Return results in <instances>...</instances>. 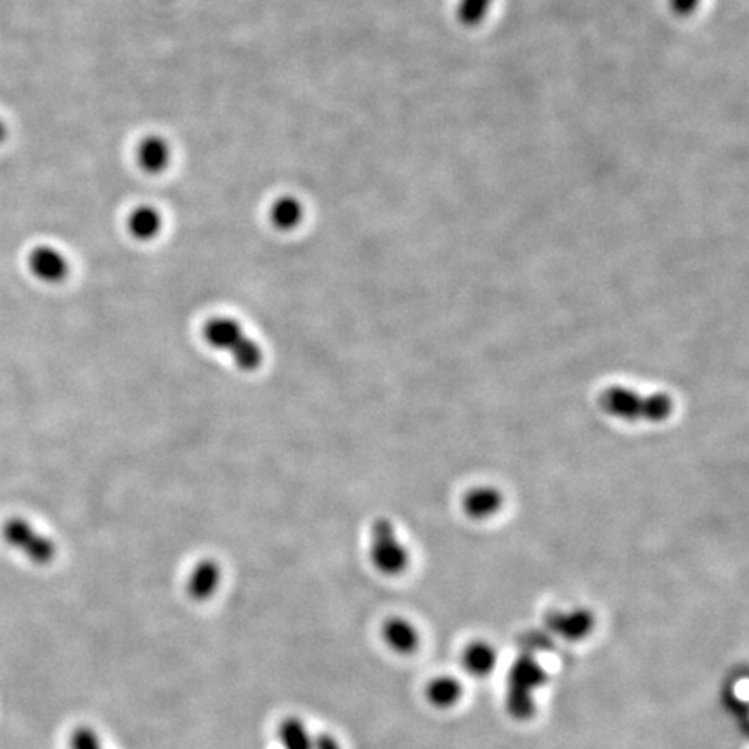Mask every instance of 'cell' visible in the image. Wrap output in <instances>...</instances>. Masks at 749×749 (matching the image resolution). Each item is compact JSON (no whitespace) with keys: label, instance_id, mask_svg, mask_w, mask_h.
Wrapping results in <instances>:
<instances>
[{"label":"cell","instance_id":"15","mask_svg":"<svg viewBox=\"0 0 749 749\" xmlns=\"http://www.w3.org/2000/svg\"><path fill=\"white\" fill-rule=\"evenodd\" d=\"M463 696V687L455 677L450 675H441V677L432 678L427 689H425V697L432 706L441 708V710H448L453 708Z\"/></svg>","mask_w":749,"mask_h":749},{"label":"cell","instance_id":"16","mask_svg":"<svg viewBox=\"0 0 749 749\" xmlns=\"http://www.w3.org/2000/svg\"><path fill=\"white\" fill-rule=\"evenodd\" d=\"M278 739L283 749H313L314 736L299 717L283 718L278 727Z\"/></svg>","mask_w":749,"mask_h":749},{"label":"cell","instance_id":"7","mask_svg":"<svg viewBox=\"0 0 749 749\" xmlns=\"http://www.w3.org/2000/svg\"><path fill=\"white\" fill-rule=\"evenodd\" d=\"M222 569L214 559H203L198 562L188 576L186 592L189 599L195 602H207L212 599L221 587Z\"/></svg>","mask_w":749,"mask_h":749},{"label":"cell","instance_id":"1","mask_svg":"<svg viewBox=\"0 0 749 749\" xmlns=\"http://www.w3.org/2000/svg\"><path fill=\"white\" fill-rule=\"evenodd\" d=\"M600 408L628 422H663L673 411L668 394H642L630 387L613 385L600 394Z\"/></svg>","mask_w":749,"mask_h":749},{"label":"cell","instance_id":"4","mask_svg":"<svg viewBox=\"0 0 749 749\" xmlns=\"http://www.w3.org/2000/svg\"><path fill=\"white\" fill-rule=\"evenodd\" d=\"M2 538L9 547L18 550L37 566L51 564L58 555L56 543L21 517H13L2 526Z\"/></svg>","mask_w":749,"mask_h":749},{"label":"cell","instance_id":"21","mask_svg":"<svg viewBox=\"0 0 749 749\" xmlns=\"http://www.w3.org/2000/svg\"><path fill=\"white\" fill-rule=\"evenodd\" d=\"M7 137V127L2 120H0V144L4 143L6 141Z\"/></svg>","mask_w":749,"mask_h":749},{"label":"cell","instance_id":"5","mask_svg":"<svg viewBox=\"0 0 749 749\" xmlns=\"http://www.w3.org/2000/svg\"><path fill=\"white\" fill-rule=\"evenodd\" d=\"M543 682V670L535 659H519L510 671L509 678V710L514 717L528 718L535 711L533 704V689Z\"/></svg>","mask_w":749,"mask_h":749},{"label":"cell","instance_id":"18","mask_svg":"<svg viewBox=\"0 0 749 749\" xmlns=\"http://www.w3.org/2000/svg\"><path fill=\"white\" fill-rule=\"evenodd\" d=\"M70 749H105L103 743H101V737H99L96 730L82 725L73 730L72 737H70Z\"/></svg>","mask_w":749,"mask_h":749},{"label":"cell","instance_id":"14","mask_svg":"<svg viewBox=\"0 0 749 749\" xmlns=\"http://www.w3.org/2000/svg\"><path fill=\"white\" fill-rule=\"evenodd\" d=\"M304 205L299 198L295 196H281L276 198L271 210H269V219L271 224L278 231H294L299 228L300 222L304 219Z\"/></svg>","mask_w":749,"mask_h":749},{"label":"cell","instance_id":"13","mask_svg":"<svg viewBox=\"0 0 749 749\" xmlns=\"http://www.w3.org/2000/svg\"><path fill=\"white\" fill-rule=\"evenodd\" d=\"M127 228L136 240H155L163 228L162 214L151 205H139L129 214Z\"/></svg>","mask_w":749,"mask_h":749},{"label":"cell","instance_id":"3","mask_svg":"<svg viewBox=\"0 0 749 749\" xmlns=\"http://www.w3.org/2000/svg\"><path fill=\"white\" fill-rule=\"evenodd\" d=\"M370 559L378 573L399 576L410 564V552L399 540L396 528L389 519H377L370 531Z\"/></svg>","mask_w":749,"mask_h":749},{"label":"cell","instance_id":"12","mask_svg":"<svg viewBox=\"0 0 749 749\" xmlns=\"http://www.w3.org/2000/svg\"><path fill=\"white\" fill-rule=\"evenodd\" d=\"M462 661L463 668L469 671L470 675L488 677L489 673H493V670H495L498 654H496L495 647L489 642L476 640V642H470L465 647Z\"/></svg>","mask_w":749,"mask_h":749},{"label":"cell","instance_id":"19","mask_svg":"<svg viewBox=\"0 0 749 749\" xmlns=\"http://www.w3.org/2000/svg\"><path fill=\"white\" fill-rule=\"evenodd\" d=\"M313 749H342V746L337 741V737L328 732H321L314 736Z\"/></svg>","mask_w":749,"mask_h":749},{"label":"cell","instance_id":"11","mask_svg":"<svg viewBox=\"0 0 749 749\" xmlns=\"http://www.w3.org/2000/svg\"><path fill=\"white\" fill-rule=\"evenodd\" d=\"M503 507V495L496 488L491 486H479V488L470 489L467 495L463 496V510L465 514L482 521L489 519Z\"/></svg>","mask_w":749,"mask_h":749},{"label":"cell","instance_id":"8","mask_svg":"<svg viewBox=\"0 0 749 749\" xmlns=\"http://www.w3.org/2000/svg\"><path fill=\"white\" fill-rule=\"evenodd\" d=\"M136 158L141 170L151 176H158L169 169L172 148L165 137L150 134L137 144Z\"/></svg>","mask_w":749,"mask_h":749},{"label":"cell","instance_id":"20","mask_svg":"<svg viewBox=\"0 0 749 749\" xmlns=\"http://www.w3.org/2000/svg\"><path fill=\"white\" fill-rule=\"evenodd\" d=\"M699 6V0H671V7L678 16H689L692 11H696Z\"/></svg>","mask_w":749,"mask_h":749},{"label":"cell","instance_id":"17","mask_svg":"<svg viewBox=\"0 0 749 749\" xmlns=\"http://www.w3.org/2000/svg\"><path fill=\"white\" fill-rule=\"evenodd\" d=\"M491 0H462L458 7V18L467 27L479 25L488 14Z\"/></svg>","mask_w":749,"mask_h":749},{"label":"cell","instance_id":"9","mask_svg":"<svg viewBox=\"0 0 749 749\" xmlns=\"http://www.w3.org/2000/svg\"><path fill=\"white\" fill-rule=\"evenodd\" d=\"M547 625L552 632L566 640H580L592 632L593 614L587 609H574L569 613L548 614Z\"/></svg>","mask_w":749,"mask_h":749},{"label":"cell","instance_id":"10","mask_svg":"<svg viewBox=\"0 0 749 749\" xmlns=\"http://www.w3.org/2000/svg\"><path fill=\"white\" fill-rule=\"evenodd\" d=\"M382 639L398 654H413L420 645V633L408 619L392 616L382 625Z\"/></svg>","mask_w":749,"mask_h":749},{"label":"cell","instance_id":"6","mask_svg":"<svg viewBox=\"0 0 749 749\" xmlns=\"http://www.w3.org/2000/svg\"><path fill=\"white\" fill-rule=\"evenodd\" d=\"M28 266L40 281L44 283H61L70 273V264L58 248L40 245L32 250L28 257Z\"/></svg>","mask_w":749,"mask_h":749},{"label":"cell","instance_id":"2","mask_svg":"<svg viewBox=\"0 0 749 749\" xmlns=\"http://www.w3.org/2000/svg\"><path fill=\"white\" fill-rule=\"evenodd\" d=\"M203 339L217 351L228 352L235 365L243 372H254L262 365V349L252 337H248L243 326L228 316H214L205 321Z\"/></svg>","mask_w":749,"mask_h":749}]
</instances>
